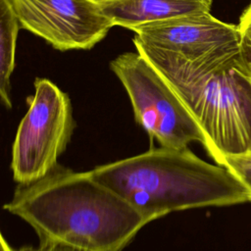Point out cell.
Listing matches in <instances>:
<instances>
[{
  "mask_svg": "<svg viewBox=\"0 0 251 251\" xmlns=\"http://www.w3.org/2000/svg\"><path fill=\"white\" fill-rule=\"evenodd\" d=\"M4 209L29 224L40 242L84 251H121L148 224L88 172L60 166L37 181L20 184Z\"/></svg>",
  "mask_w": 251,
  "mask_h": 251,
  "instance_id": "1",
  "label": "cell"
},
{
  "mask_svg": "<svg viewBox=\"0 0 251 251\" xmlns=\"http://www.w3.org/2000/svg\"><path fill=\"white\" fill-rule=\"evenodd\" d=\"M147 223L171 212L249 201L244 186L222 166L209 164L188 148H154L88 172Z\"/></svg>",
  "mask_w": 251,
  "mask_h": 251,
  "instance_id": "2",
  "label": "cell"
},
{
  "mask_svg": "<svg viewBox=\"0 0 251 251\" xmlns=\"http://www.w3.org/2000/svg\"><path fill=\"white\" fill-rule=\"evenodd\" d=\"M133 43L180 97L217 163L251 151V75L239 51L187 61L135 38Z\"/></svg>",
  "mask_w": 251,
  "mask_h": 251,
  "instance_id": "3",
  "label": "cell"
},
{
  "mask_svg": "<svg viewBox=\"0 0 251 251\" xmlns=\"http://www.w3.org/2000/svg\"><path fill=\"white\" fill-rule=\"evenodd\" d=\"M130 99L135 121L162 147L185 149L204 144L198 124L164 76L138 52H126L110 63Z\"/></svg>",
  "mask_w": 251,
  "mask_h": 251,
  "instance_id": "4",
  "label": "cell"
},
{
  "mask_svg": "<svg viewBox=\"0 0 251 251\" xmlns=\"http://www.w3.org/2000/svg\"><path fill=\"white\" fill-rule=\"evenodd\" d=\"M34 88L13 144L11 168L19 184L37 181L59 166L75 126L67 93L47 78H36Z\"/></svg>",
  "mask_w": 251,
  "mask_h": 251,
  "instance_id": "5",
  "label": "cell"
},
{
  "mask_svg": "<svg viewBox=\"0 0 251 251\" xmlns=\"http://www.w3.org/2000/svg\"><path fill=\"white\" fill-rule=\"evenodd\" d=\"M22 28L60 51L87 50L115 26L93 0H11Z\"/></svg>",
  "mask_w": 251,
  "mask_h": 251,
  "instance_id": "6",
  "label": "cell"
},
{
  "mask_svg": "<svg viewBox=\"0 0 251 251\" xmlns=\"http://www.w3.org/2000/svg\"><path fill=\"white\" fill-rule=\"evenodd\" d=\"M133 38L160 51L192 61L239 51L237 25L211 13L195 14L149 24L131 29Z\"/></svg>",
  "mask_w": 251,
  "mask_h": 251,
  "instance_id": "7",
  "label": "cell"
},
{
  "mask_svg": "<svg viewBox=\"0 0 251 251\" xmlns=\"http://www.w3.org/2000/svg\"><path fill=\"white\" fill-rule=\"evenodd\" d=\"M99 4L114 25L131 30L175 18L211 13L212 0H114Z\"/></svg>",
  "mask_w": 251,
  "mask_h": 251,
  "instance_id": "8",
  "label": "cell"
},
{
  "mask_svg": "<svg viewBox=\"0 0 251 251\" xmlns=\"http://www.w3.org/2000/svg\"><path fill=\"white\" fill-rule=\"evenodd\" d=\"M21 25L11 0H0V101L12 107L11 76Z\"/></svg>",
  "mask_w": 251,
  "mask_h": 251,
  "instance_id": "9",
  "label": "cell"
},
{
  "mask_svg": "<svg viewBox=\"0 0 251 251\" xmlns=\"http://www.w3.org/2000/svg\"><path fill=\"white\" fill-rule=\"evenodd\" d=\"M218 165L226 168L236 177L246 189L251 201V151L225 156Z\"/></svg>",
  "mask_w": 251,
  "mask_h": 251,
  "instance_id": "10",
  "label": "cell"
},
{
  "mask_svg": "<svg viewBox=\"0 0 251 251\" xmlns=\"http://www.w3.org/2000/svg\"><path fill=\"white\" fill-rule=\"evenodd\" d=\"M237 27L239 31V55L251 75V4L242 13Z\"/></svg>",
  "mask_w": 251,
  "mask_h": 251,
  "instance_id": "11",
  "label": "cell"
},
{
  "mask_svg": "<svg viewBox=\"0 0 251 251\" xmlns=\"http://www.w3.org/2000/svg\"><path fill=\"white\" fill-rule=\"evenodd\" d=\"M42 251H84L63 243H52V242H40Z\"/></svg>",
  "mask_w": 251,
  "mask_h": 251,
  "instance_id": "12",
  "label": "cell"
},
{
  "mask_svg": "<svg viewBox=\"0 0 251 251\" xmlns=\"http://www.w3.org/2000/svg\"><path fill=\"white\" fill-rule=\"evenodd\" d=\"M0 251H14L12 250V248L8 245V243L6 242V240L4 239L3 235L0 232Z\"/></svg>",
  "mask_w": 251,
  "mask_h": 251,
  "instance_id": "13",
  "label": "cell"
},
{
  "mask_svg": "<svg viewBox=\"0 0 251 251\" xmlns=\"http://www.w3.org/2000/svg\"><path fill=\"white\" fill-rule=\"evenodd\" d=\"M17 251H42V249H41L40 246L37 249H34L32 247H23V248H21L20 250H17Z\"/></svg>",
  "mask_w": 251,
  "mask_h": 251,
  "instance_id": "14",
  "label": "cell"
},
{
  "mask_svg": "<svg viewBox=\"0 0 251 251\" xmlns=\"http://www.w3.org/2000/svg\"><path fill=\"white\" fill-rule=\"evenodd\" d=\"M97 3H103V2H108V1H114V0H93Z\"/></svg>",
  "mask_w": 251,
  "mask_h": 251,
  "instance_id": "15",
  "label": "cell"
}]
</instances>
